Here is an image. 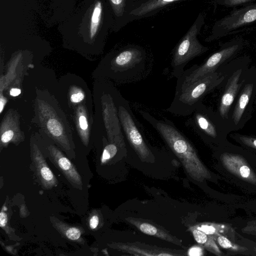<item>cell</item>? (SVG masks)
Masks as SVG:
<instances>
[{
	"label": "cell",
	"instance_id": "cell-29",
	"mask_svg": "<svg viewBox=\"0 0 256 256\" xmlns=\"http://www.w3.org/2000/svg\"><path fill=\"white\" fill-rule=\"evenodd\" d=\"M14 133L12 130H8L4 132L1 136V140L3 143L9 142L13 138Z\"/></svg>",
	"mask_w": 256,
	"mask_h": 256
},
{
	"label": "cell",
	"instance_id": "cell-32",
	"mask_svg": "<svg viewBox=\"0 0 256 256\" xmlns=\"http://www.w3.org/2000/svg\"><path fill=\"white\" fill-rule=\"evenodd\" d=\"M79 124L80 128L82 130H86L88 128L86 118L84 116L82 115L79 118Z\"/></svg>",
	"mask_w": 256,
	"mask_h": 256
},
{
	"label": "cell",
	"instance_id": "cell-3",
	"mask_svg": "<svg viewBox=\"0 0 256 256\" xmlns=\"http://www.w3.org/2000/svg\"><path fill=\"white\" fill-rule=\"evenodd\" d=\"M224 78V74L217 70L176 90L173 100L166 111L177 116L190 115L206 95L220 87Z\"/></svg>",
	"mask_w": 256,
	"mask_h": 256
},
{
	"label": "cell",
	"instance_id": "cell-27",
	"mask_svg": "<svg viewBox=\"0 0 256 256\" xmlns=\"http://www.w3.org/2000/svg\"><path fill=\"white\" fill-rule=\"evenodd\" d=\"M188 256H202L203 254V250L200 246H194L189 248L187 252Z\"/></svg>",
	"mask_w": 256,
	"mask_h": 256
},
{
	"label": "cell",
	"instance_id": "cell-2",
	"mask_svg": "<svg viewBox=\"0 0 256 256\" xmlns=\"http://www.w3.org/2000/svg\"><path fill=\"white\" fill-rule=\"evenodd\" d=\"M214 150L222 176L248 192L256 194L255 154L228 140Z\"/></svg>",
	"mask_w": 256,
	"mask_h": 256
},
{
	"label": "cell",
	"instance_id": "cell-24",
	"mask_svg": "<svg viewBox=\"0 0 256 256\" xmlns=\"http://www.w3.org/2000/svg\"><path fill=\"white\" fill-rule=\"evenodd\" d=\"M47 128L54 136L58 137L62 134V128L60 123L54 118L50 119L47 122Z\"/></svg>",
	"mask_w": 256,
	"mask_h": 256
},
{
	"label": "cell",
	"instance_id": "cell-33",
	"mask_svg": "<svg viewBox=\"0 0 256 256\" xmlns=\"http://www.w3.org/2000/svg\"><path fill=\"white\" fill-rule=\"evenodd\" d=\"M21 92V90L19 88H12L10 90V93L12 96H18Z\"/></svg>",
	"mask_w": 256,
	"mask_h": 256
},
{
	"label": "cell",
	"instance_id": "cell-16",
	"mask_svg": "<svg viewBox=\"0 0 256 256\" xmlns=\"http://www.w3.org/2000/svg\"><path fill=\"white\" fill-rule=\"evenodd\" d=\"M197 228L204 232L207 234L212 236L214 239L219 235H224L234 242H236V234L232 228L228 226L216 224H202L195 226Z\"/></svg>",
	"mask_w": 256,
	"mask_h": 256
},
{
	"label": "cell",
	"instance_id": "cell-31",
	"mask_svg": "<svg viewBox=\"0 0 256 256\" xmlns=\"http://www.w3.org/2000/svg\"><path fill=\"white\" fill-rule=\"evenodd\" d=\"M99 223V218L97 214L93 215L90 218L89 222L90 226L92 229L96 228Z\"/></svg>",
	"mask_w": 256,
	"mask_h": 256
},
{
	"label": "cell",
	"instance_id": "cell-18",
	"mask_svg": "<svg viewBox=\"0 0 256 256\" xmlns=\"http://www.w3.org/2000/svg\"><path fill=\"white\" fill-rule=\"evenodd\" d=\"M217 244L221 248L226 250L232 253L250 254V250L246 246L234 242L224 235H219L214 238Z\"/></svg>",
	"mask_w": 256,
	"mask_h": 256
},
{
	"label": "cell",
	"instance_id": "cell-13",
	"mask_svg": "<svg viewBox=\"0 0 256 256\" xmlns=\"http://www.w3.org/2000/svg\"><path fill=\"white\" fill-rule=\"evenodd\" d=\"M126 220L144 234L156 237L180 246H183L180 240L151 221L132 217L126 218Z\"/></svg>",
	"mask_w": 256,
	"mask_h": 256
},
{
	"label": "cell",
	"instance_id": "cell-26",
	"mask_svg": "<svg viewBox=\"0 0 256 256\" xmlns=\"http://www.w3.org/2000/svg\"><path fill=\"white\" fill-rule=\"evenodd\" d=\"M114 12L118 16L123 14L126 0H110Z\"/></svg>",
	"mask_w": 256,
	"mask_h": 256
},
{
	"label": "cell",
	"instance_id": "cell-30",
	"mask_svg": "<svg viewBox=\"0 0 256 256\" xmlns=\"http://www.w3.org/2000/svg\"><path fill=\"white\" fill-rule=\"evenodd\" d=\"M84 96L83 93L78 92L72 94L70 96V100L74 103L79 102L84 100Z\"/></svg>",
	"mask_w": 256,
	"mask_h": 256
},
{
	"label": "cell",
	"instance_id": "cell-34",
	"mask_svg": "<svg viewBox=\"0 0 256 256\" xmlns=\"http://www.w3.org/2000/svg\"><path fill=\"white\" fill-rule=\"evenodd\" d=\"M6 102V101L4 98L2 99V98H0V113L2 112V111L3 110Z\"/></svg>",
	"mask_w": 256,
	"mask_h": 256
},
{
	"label": "cell",
	"instance_id": "cell-28",
	"mask_svg": "<svg viewBox=\"0 0 256 256\" xmlns=\"http://www.w3.org/2000/svg\"><path fill=\"white\" fill-rule=\"evenodd\" d=\"M6 207L3 206L0 214V226L2 228H4L6 227L8 223V216L5 212Z\"/></svg>",
	"mask_w": 256,
	"mask_h": 256
},
{
	"label": "cell",
	"instance_id": "cell-11",
	"mask_svg": "<svg viewBox=\"0 0 256 256\" xmlns=\"http://www.w3.org/2000/svg\"><path fill=\"white\" fill-rule=\"evenodd\" d=\"M144 53L137 48H129L114 58L112 67L118 78L124 82L140 74L145 68Z\"/></svg>",
	"mask_w": 256,
	"mask_h": 256
},
{
	"label": "cell",
	"instance_id": "cell-12",
	"mask_svg": "<svg viewBox=\"0 0 256 256\" xmlns=\"http://www.w3.org/2000/svg\"><path fill=\"white\" fill-rule=\"evenodd\" d=\"M108 246L112 248L134 256H182L187 254L186 252L184 250L161 248L138 242H113Z\"/></svg>",
	"mask_w": 256,
	"mask_h": 256
},
{
	"label": "cell",
	"instance_id": "cell-21",
	"mask_svg": "<svg viewBox=\"0 0 256 256\" xmlns=\"http://www.w3.org/2000/svg\"><path fill=\"white\" fill-rule=\"evenodd\" d=\"M102 11L101 2L98 1L95 4L91 18L90 25V36L91 38L94 37L97 32L100 20Z\"/></svg>",
	"mask_w": 256,
	"mask_h": 256
},
{
	"label": "cell",
	"instance_id": "cell-1",
	"mask_svg": "<svg viewBox=\"0 0 256 256\" xmlns=\"http://www.w3.org/2000/svg\"><path fill=\"white\" fill-rule=\"evenodd\" d=\"M142 118L160 135L166 144L180 160L186 172L194 180L216 182L220 177L204 166L191 143L170 120L157 119L150 113L140 110Z\"/></svg>",
	"mask_w": 256,
	"mask_h": 256
},
{
	"label": "cell",
	"instance_id": "cell-23",
	"mask_svg": "<svg viewBox=\"0 0 256 256\" xmlns=\"http://www.w3.org/2000/svg\"><path fill=\"white\" fill-rule=\"evenodd\" d=\"M118 146L114 143L106 145L104 148L102 154L101 158L102 164H104L108 160L114 157L118 151Z\"/></svg>",
	"mask_w": 256,
	"mask_h": 256
},
{
	"label": "cell",
	"instance_id": "cell-5",
	"mask_svg": "<svg viewBox=\"0 0 256 256\" xmlns=\"http://www.w3.org/2000/svg\"><path fill=\"white\" fill-rule=\"evenodd\" d=\"M250 62L249 56L236 57L217 70L224 74V78L220 86L222 91L216 112L227 122L230 110L243 82L246 73L250 68Z\"/></svg>",
	"mask_w": 256,
	"mask_h": 256
},
{
	"label": "cell",
	"instance_id": "cell-9",
	"mask_svg": "<svg viewBox=\"0 0 256 256\" xmlns=\"http://www.w3.org/2000/svg\"><path fill=\"white\" fill-rule=\"evenodd\" d=\"M116 100L122 128L130 144L142 162H154V155L144 140L128 101L120 94Z\"/></svg>",
	"mask_w": 256,
	"mask_h": 256
},
{
	"label": "cell",
	"instance_id": "cell-15",
	"mask_svg": "<svg viewBox=\"0 0 256 256\" xmlns=\"http://www.w3.org/2000/svg\"><path fill=\"white\" fill-rule=\"evenodd\" d=\"M33 161L37 175L44 187L50 189L56 186L58 184L56 178L48 166L41 154L38 152H35L33 156Z\"/></svg>",
	"mask_w": 256,
	"mask_h": 256
},
{
	"label": "cell",
	"instance_id": "cell-19",
	"mask_svg": "<svg viewBox=\"0 0 256 256\" xmlns=\"http://www.w3.org/2000/svg\"><path fill=\"white\" fill-rule=\"evenodd\" d=\"M180 0H150L132 10L131 15L141 16L172 2Z\"/></svg>",
	"mask_w": 256,
	"mask_h": 256
},
{
	"label": "cell",
	"instance_id": "cell-8",
	"mask_svg": "<svg viewBox=\"0 0 256 256\" xmlns=\"http://www.w3.org/2000/svg\"><path fill=\"white\" fill-rule=\"evenodd\" d=\"M256 28V1L233 8L214 24L210 40Z\"/></svg>",
	"mask_w": 256,
	"mask_h": 256
},
{
	"label": "cell",
	"instance_id": "cell-14",
	"mask_svg": "<svg viewBox=\"0 0 256 256\" xmlns=\"http://www.w3.org/2000/svg\"><path fill=\"white\" fill-rule=\"evenodd\" d=\"M51 155L53 162L68 180L74 186L81 188V176L70 161L58 150L52 151Z\"/></svg>",
	"mask_w": 256,
	"mask_h": 256
},
{
	"label": "cell",
	"instance_id": "cell-17",
	"mask_svg": "<svg viewBox=\"0 0 256 256\" xmlns=\"http://www.w3.org/2000/svg\"><path fill=\"white\" fill-rule=\"evenodd\" d=\"M189 229L192 232L196 241L199 244L216 255H222L220 250L212 236L198 230L195 226H191Z\"/></svg>",
	"mask_w": 256,
	"mask_h": 256
},
{
	"label": "cell",
	"instance_id": "cell-10",
	"mask_svg": "<svg viewBox=\"0 0 256 256\" xmlns=\"http://www.w3.org/2000/svg\"><path fill=\"white\" fill-rule=\"evenodd\" d=\"M203 18L194 24L176 47L171 62L172 75L178 78L184 73L186 64L194 58L208 50L202 44L197 35L203 24Z\"/></svg>",
	"mask_w": 256,
	"mask_h": 256
},
{
	"label": "cell",
	"instance_id": "cell-6",
	"mask_svg": "<svg viewBox=\"0 0 256 256\" xmlns=\"http://www.w3.org/2000/svg\"><path fill=\"white\" fill-rule=\"evenodd\" d=\"M244 46L242 38H234L223 44L220 48L210 56L202 64H194L184 71L178 78L176 90L191 84L205 74L217 71L235 58Z\"/></svg>",
	"mask_w": 256,
	"mask_h": 256
},
{
	"label": "cell",
	"instance_id": "cell-25",
	"mask_svg": "<svg viewBox=\"0 0 256 256\" xmlns=\"http://www.w3.org/2000/svg\"><path fill=\"white\" fill-rule=\"evenodd\" d=\"M64 234L68 238L72 240H78L81 236L80 230L76 227L68 228L65 230Z\"/></svg>",
	"mask_w": 256,
	"mask_h": 256
},
{
	"label": "cell",
	"instance_id": "cell-22",
	"mask_svg": "<svg viewBox=\"0 0 256 256\" xmlns=\"http://www.w3.org/2000/svg\"><path fill=\"white\" fill-rule=\"evenodd\" d=\"M255 1L256 0H216L217 4L224 8H232V9Z\"/></svg>",
	"mask_w": 256,
	"mask_h": 256
},
{
	"label": "cell",
	"instance_id": "cell-4",
	"mask_svg": "<svg viewBox=\"0 0 256 256\" xmlns=\"http://www.w3.org/2000/svg\"><path fill=\"white\" fill-rule=\"evenodd\" d=\"M188 116L186 125L213 149L228 140L232 132L228 124L211 108L202 102Z\"/></svg>",
	"mask_w": 256,
	"mask_h": 256
},
{
	"label": "cell",
	"instance_id": "cell-7",
	"mask_svg": "<svg viewBox=\"0 0 256 256\" xmlns=\"http://www.w3.org/2000/svg\"><path fill=\"white\" fill-rule=\"evenodd\" d=\"M256 96V68L252 66L246 73L228 116V122L232 132L242 129L251 118Z\"/></svg>",
	"mask_w": 256,
	"mask_h": 256
},
{
	"label": "cell",
	"instance_id": "cell-35",
	"mask_svg": "<svg viewBox=\"0 0 256 256\" xmlns=\"http://www.w3.org/2000/svg\"><path fill=\"white\" fill-rule=\"evenodd\" d=\"M255 161H256V154H255Z\"/></svg>",
	"mask_w": 256,
	"mask_h": 256
},
{
	"label": "cell",
	"instance_id": "cell-20",
	"mask_svg": "<svg viewBox=\"0 0 256 256\" xmlns=\"http://www.w3.org/2000/svg\"><path fill=\"white\" fill-rule=\"evenodd\" d=\"M230 136L240 146L256 154V136L234 132Z\"/></svg>",
	"mask_w": 256,
	"mask_h": 256
}]
</instances>
